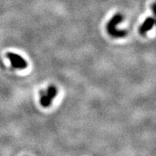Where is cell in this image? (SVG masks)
<instances>
[{
  "label": "cell",
  "mask_w": 156,
  "mask_h": 156,
  "mask_svg": "<svg viewBox=\"0 0 156 156\" xmlns=\"http://www.w3.org/2000/svg\"><path fill=\"white\" fill-rule=\"evenodd\" d=\"M123 19L121 14H116L110 19L107 25L108 33L113 37H123L127 35V32L126 30H122L116 28L117 25H119Z\"/></svg>",
  "instance_id": "cell-1"
},
{
  "label": "cell",
  "mask_w": 156,
  "mask_h": 156,
  "mask_svg": "<svg viewBox=\"0 0 156 156\" xmlns=\"http://www.w3.org/2000/svg\"><path fill=\"white\" fill-rule=\"evenodd\" d=\"M40 97V104L42 107L47 108L51 105L53 99L58 94V89L54 85H49L45 92H42Z\"/></svg>",
  "instance_id": "cell-2"
},
{
  "label": "cell",
  "mask_w": 156,
  "mask_h": 156,
  "mask_svg": "<svg viewBox=\"0 0 156 156\" xmlns=\"http://www.w3.org/2000/svg\"><path fill=\"white\" fill-rule=\"evenodd\" d=\"M6 57L10 60L11 66L14 68H16L18 69H25L28 66L27 61L19 54L10 52V53L6 54Z\"/></svg>",
  "instance_id": "cell-3"
},
{
  "label": "cell",
  "mask_w": 156,
  "mask_h": 156,
  "mask_svg": "<svg viewBox=\"0 0 156 156\" xmlns=\"http://www.w3.org/2000/svg\"><path fill=\"white\" fill-rule=\"evenodd\" d=\"M154 25V19L152 17H148L146 20L144 21V23L142 24L140 28V32L141 34H145L147 32L152 29V27Z\"/></svg>",
  "instance_id": "cell-4"
}]
</instances>
